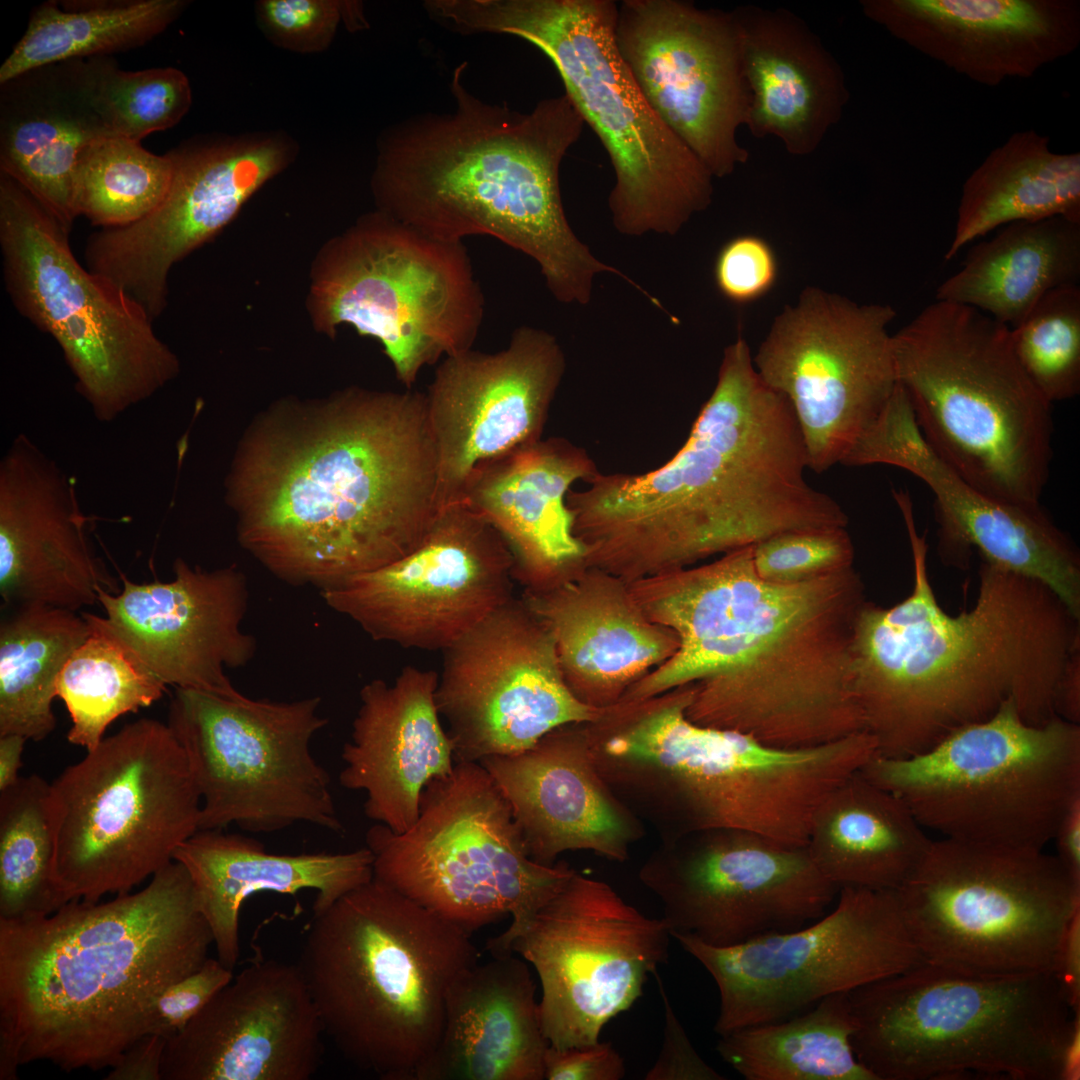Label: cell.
Listing matches in <instances>:
<instances>
[{
  "mask_svg": "<svg viewBox=\"0 0 1080 1080\" xmlns=\"http://www.w3.org/2000/svg\"><path fill=\"white\" fill-rule=\"evenodd\" d=\"M426 395L351 387L257 415L225 479L240 545L324 591L413 551L437 506Z\"/></svg>",
  "mask_w": 1080,
  "mask_h": 1080,
  "instance_id": "6da1fadb",
  "label": "cell"
},
{
  "mask_svg": "<svg viewBox=\"0 0 1080 1080\" xmlns=\"http://www.w3.org/2000/svg\"><path fill=\"white\" fill-rule=\"evenodd\" d=\"M753 545L711 563L633 582L630 596L677 649L623 701L693 684L687 718L781 748L818 746L863 730L852 639L866 603L853 564L791 583L762 579Z\"/></svg>",
  "mask_w": 1080,
  "mask_h": 1080,
  "instance_id": "7a4b0ae2",
  "label": "cell"
},
{
  "mask_svg": "<svg viewBox=\"0 0 1080 1080\" xmlns=\"http://www.w3.org/2000/svg\"><path fill=\"white\" fill-rule=\"evenodd\" d=\"M787 399L764 383L741 336L684 444L645 473L598 471L566 498L586 563L634 582L798 530L846 528L840 504L806 479Z\"/></svg>",
  "mask_w": 1080,
  "mask_h": 1080,
  "instance_id": "3957f363",
  "label": "cell"
},
{
  "mask_svg": "<svg viewBox=\"0 0 1080 1080\" xmlns=\"http://www.w3.org/2000/svg\"><path fill=\"white\" fill-rule=\"evenodd\" d=\"M894 499L909 536L913 588L888 608L866 601L852 639L854 693L876 755L921 754L1008 699L1032 725L1077 712L1079 619L1043 584L985 561L973 608L946 613L928 578L910 496Z\"/></svg>",
  "mask_w": 1080,
  "mask_h": 1080,
  "instance_id": "277c9868",
  "label": "cell"
},
{
  "mask_svg": "<svg viewBox=\"0 0 1080 1080\" xmlns=\"http://www.w3.org/2000/svg\"><path fill=\"white\" fill-rule=\"evenodd\" d=\"M212 944L174 860L140 891L0 918V1080L38 1061L65 1072L113 1067L150 1033L160 995L197 971Z\"/></svg>",
  "mask_w": 1080,
  "mask_h": 1080,
  "instance_id": "5b68a950",
  "label": "cell"
},
{
  "mask_svg": "<svg viewBox=\"0 0 1080 1080\" xmlns=\"http://www.w3.org/2000/svg\"><path fill=\"white\" fill-rule=\"evenodd\" d=\"M454 70L455 107L388 127L377 142L371 187L378 210L444 242L489 235L538 263L551 294L587 304L594 277L616 268L598 260L565 215L560 166L584 120L569 97L540 100L528 113L481 100Z\"/></svg>",
  "mask_w": 1080,
  "mask_h": 1080,
  "instance_id": "8992f818",
  "label": "cell"
},
{
  "mask_svg": "<svg viewBox=\"0 0 1080 1080\" xmlns=\"http://www.w3.org/2000/svg\"><path fill=\"white\" fill-rule=\"evenodd\" d=\"M683 686L625 709L606 729L596 765L615 797L661 839L731 829L805 847L814 814L872 756L861 733L775 747L686 716Z\"/></svg>",
  "mask_w": 1080,
  "mask_h": 1080,
  "instance_id": "52a82bcc",
  "label": "cell"
},
{
  "mask_svg": "<svg viewBox=\"0 0 1080 1080\" xmlns=\"http://www.w3.org/2000/svg\"><path fill=\"white\" fill-rule=\"evenodd\" d=\"M471 934L372 878L313 915L297 963L324 1034L383 1080H417Z\"/></svg>",
  "mask_w": 1080,
  "mask_h": 1080,
  "instance_id": "ba28073f",
  "label": "cell"
},
{
  "mask_svg": "<svg viewBox=\"0 0 1080 1080\" xmlns=\"http://www.w3.org/2000/svg\"><path fill=\"white\" fill-rule=\"evenodd\" d=\"M612 0H457L462 35L508 34L544 53L615 174L617 231L674 235L712 201L713 176L652 110L614 41Z\"/></svg>",
  "mask_w": 1080,
  "mask_h": 1080,
  "instance_id": "9c48e42d",
  "label": "cell"
},
{
  "mask_svg": "<svg viewBox=\"0 0 1080 1080\" xmlns=\"http://www.w3.org/2000/svg\"><path fill=\"white\" fill-rule=\"evenodd\" d=\"M897 383L930 448L980 490L1040 506L1052 459V405L1014 353L1011 328L936 300L892 334Z\"/></svg>",
  "mask_w": 1080,
  "mask_h": 1080,
  "instance_id": "30bf717a",
  "label": "cell"
},
{
  "mask_svg": "<svg viewBox=\"0 0 1080 1080\" xmlns=\"http://www.w3.org/2000/svg\"><path fill=\"white\" fill-rule=\"evenodd\" d=\"M876 1080H1059L1073 1010L1053 973L986 977L922 962L849 993Z\"/></svg>",
  "mask_w": 1080,
  "mask_h": 1080,
  "instance_id": "8fae6325",
  "label": "cell"
},
{
  "mask_svg": "<svg viewBox=\"0 0 1080 1080\" xmlns=\"http://www.w3.org/2000/svg\"><path fill=\"white\" fill-rule=\"evenodd\" d=\"M53 878L62 906L123 894L199 831L201 798L168 724L141 718L50 784Z\"/></svg>",
  "mask_w": 1080,
  "mask_h": 1080,
  "instance_id": "7c38bea8",
  "label": "cell"
},
{
  "mask_svg": "<svg viewBox=\"0 0 1080 1080\" xmlns=\"http://www.w3.org/2000/svg\"><path fill=\"white\" fill-rule=\"evenodd\" d=\"M860 772L942 838L1044 849L1080 794V726L1029 724L1008 699L921 754L875 755Z\"/></svg>",
  "mask_w": 1080,
  "mask_h": 1080,
  "instance_id": "4fadbf2b",
  "label": "cell"
},
{
  "mask_svg": "<svg viewBox=\"0 0 1080 1080\" xmlns=\"http://www.w3.org/2000/svg\"><path fill=\"white\" fill-rule=\"evenodd\" d=\"M0 249L12 303L57 342L98 421L115 420L177 377L180 361L145 309L84 268L69 233L3 173Z\"/></svg>",
  "mask_w": 1080,
  "mask_h": 1080,
  "instance_id": "5bb4252c",
  "label": "cell"
},
{
  "mask_svg": "<svg viewBox=\"0 0 1080 1080\" xmlns=\"http://www.w3.org/2000/svg\"><path fill=\"white\" fill-rule=\"evenodd\" d=\"M896 891L923 961L974 976L1053 973L1080 907L1056 855L948 838L931 840Z\"/></svg>",
  "mask_w": 1080,
  "mask_h": 1080,
  "instance_id": "9a60e30c",
  "label": "cell"
},
{
  "mask_svg": "<svg viewBox=\"0 0 1080 1080\" xmlns=\"http://www.w3.org/2000/svg\"><path fill=\"white\" fill-rule=\"evenodd\" d=\"M366 844L374 878L470 934L526 916L575 871L529 857L506 798L479 762H457L428 783L407 831L377 823Z\"/></svg>",
  "mask_w": 1080,
  "mask_h": 1080,
  "instance_id": "2e32d148",
  "label": "cell"
},
{
  "mask_svg": "<svg viewBox=\"0 0 1080 1080\" xmlns=\"http://www.w3.org/2000/svg\"><path fill=\"white\" fill-rule=\"evenodd\" d=\"M317 270V328L377 339L408 389L423 368L472 349L484 299L463 242L430 238L377 210L338 237Z\"/></svg>",
  "mask_w": 1080,
  "mask_h": 1080,
  "instance_id": "e0dca14e",
  "label": "cell"
},
{
  "mask_svg": "<svg viewBox=\"0 0 1080 1080\" xmlns=\"http://www.w3.org/2000/svg\"><path fill=\"white\" fill-rule=\"evenodd\" d=\"M317 696L253 699L176 688L168 722L201 798L199 830L270 833L297 823L339 832L330 776L311 751L328 720Z\"/></svg>",
  "mask_w": 1080,
  "mask_h": 1080,
  "instance_id": "ac0fdd59",
  "label": "cell"
},
{
  "mask_svg": "<svg viewBox=\"0 0 1080 1080\" xmlns=\"http://www.w3.org/2000/svg\"><path fill=\"white\" fill-rule=\"evenodd\" d=\"M672 937L707 970L719 993L714 1031L725 1035L802 1013L924 962L906 927L896 890L841 888L832 908L792 931L713 946Z\"/></svg>",
  "mask_w": 1080,
  "mask_h": 1080,
  "instance_id": "d6986e66",
  "label": "cell"
},
{
  "mask_svg": "<svg viewBox=\"0 0 1080 1080\" xmlns=\"http://www.w3.org/2000/svg\"><path fill=\"white\" fill-rule=\"evenodd\" d=\"M670 937L663 918L647 917L607 883L575 870L487 948L534 967L543 1034L564 1049L600 1041L603 1027L634 1004L648 975L667 962Z\"/></svg>",
  "mask_w": 1080,
  "mask_h": 1080,
  "instance_id": "ffe728a7",
  "label": "cell"
},
{
  "mask_svg": "<svg viewBox=\"0 0 1080 1080\" xmlns=\"http://www.w3.org/2000/svg\"><path fill=\"white\" fill-rule=\"evenodd\" d=\"M886 304H857L815 287L774 320L754 367L789 402L803 436L808 469L840 463L874 421L896 384Z\"/></svg>",
  "mask_w": 1080,
  "mask_h": 1080,
  "instance_id": "44dd1931",
  "label": "cell"
},
{
  "mask_svg": "<svg viewBox=\"0 0 1080 1080\" xmlns=\"http://www.w3.org/2000/svg\"><path fill=\"white\" fill-rule=\"evenodd\" d=\"M639 871L671 936L725 947L799 929L826 914L838 888L806 847L731 829L661 839Z\"/></svg>",
  "mask_w": 1080,
  "mask_h": 1080,
  "instance_id": "7402d4cb",
  "label": "cell"
},
{
  "mask_svg": "<svg viewBox=\"0 0 1080 1080\" xmlns=\"http://www.w3.org/2000/svg\"><path fill=\"white\" fill-rule=\"evenodd\" d=\"M513 565L496 528L461 502L413 551L321 596L375 641L444 651L512 599Z\"/></svg>",
  "mask_w": 1080,
  "mask_h": 1080,
  "instance_id": "603a6c76",
  "label": "cell"
},
{
  "mask_svg": "<svg viewBox=\"0 0 1080 1080\" xmlns=\"http://www.w3.org/2000/svg\"><path fill=\"white\" fill-rule=\"evenodd\" d=\"M614 41L652 110L713 177L748 161L737 133L750 97L732 11L682 0H624Z\"/></svg>",
  "mask_w": 1080,
  "mask_h": 1080,
  "instance_id": "cb8c5ba5",
  "label": "cell"
},
{
  "mask_svg": "<svg viewBox=\"0 0 1080 1080\" xmlns=\"http://www.w3.org/2000/svg\"><path fill=\"white\" fill-rule=\"evenodd\" d=\"M443 653L435 699L456 763L526 751L605 709L571 691L550 631L526 602L512 598Z\"/></svg>",
  "mask_w": 1080,
  "mask_h": 1080,
  "instance_id": "d4e9b609",
  "label": "cell"
},
{
  "mask_svg": "<svg viewBox=\"0 0 1080 1080\" xmlns=\"http://www.w3.org/2000/svg\"><path fill=\"white\" fill-rule=\"evenodd\" d=\"M283 131L205 135L168 152L173 177L163 201L141 220L87 240V268L140 304L152 321L166 308L172 267L214 237L266 182L297 157Z\"/></svg>",
  "mask_w": 1080,
  "mask_h": 1080,
  "instance_id": "484cf974",
  "label": "cell"
},
{
  "mask_svg": "<svg viewBox=\"0 0 1080 1080\" xmlns=\"http://www.w3.org/2000/svg\"><path fill=\"white\" fill-rule=\"evenodd\" d=\"M840 464H886L913 474L934 494L942 560L965 567L976 549L983 561L1043 584L1080 614V557L1068 536L1040 506L992 496L944 463L924 440L900 384Z\"/></svg>",
  "mask_w": 1080,
  "mask_h": 1080,
  "instance_id": "4316f807",
  "label": "cell"
},
{
  "mask_svg": "<svg viewBox=\"0 0 1080 1080\" xmlns=\"http://www.w3.org/2000/svg\"><path fill=\"white\" fill-rule=\"evenodd\" d=\"M566 368L551 333L518 327L496 353L446 357L426 395L439 510L464 500L472 475L542 439Z\"/></svg>",
  "mask_w": 1080,
  "mask_h": 1080,
  "instance_id": "83f0119b",
  "label": "cell"
},
{
  "mask_svg": "<svg viewBox=\"0 0 1080 1080\" xmlns=\"http://www.w3.org/2000/svg\"><path fill=\"white\" fill-rule=\"evenodd\" d=\"M323 1036L298 965L260 960L167 1040L162 1080H309Z\"/></svg>",
  "mask_w": 1080,
  "mask_h": 1080,
  "instance_id": "f1b7e54d",
  "label": "cell"
},
{
  "mask_svg": "<svg viewBox=\"0 0 1080 1080\" xmlns=\"http://www.w3.org/2000/svg\"><path fill=\"white\" fill-rule=\"evenodd\" d=\"M168 582L137 583L98 592L113 632L165 684L227 694L236 688L226 669L248 664L255 638L243 629L246 576L236 565L205 570L182 558Z\"/></svg>",
  "mask_w": 1080,
  "mask_h": 1080,
  "instance_id": "f546056e",
  "label": "cell"
},
{
  "mask_svg": "<svg viewBox=\"0 0 1080 1080\" xmlns=\"http://www.w3.org/2000/svg\"><path fill=\"white\" fill-rule=\"evenodd\" d=\"M76 479L29 436L0 461V595L5 608L43 604L78 611L118 581L87 533Z\"/></svg>",
  "mask_w": 1080,
  "mask_h": 1080,
  "instance_id": "4dcf8cb0",
  "label": "cell"
},
{
  "mask_svg": "<svg viewBox=\"0 0 1080 1080\" xmlns=\"http://www.w3.org/2000/svg\"><path fill=\"white\" fill-rule=\"evenodd\" d=\"M891 36L978 84L1028 79L1080 45L1079 0H862Z\"/></svg>",
  "mask_w": 1080,
  "mask_h": 1080,
  "instance_id": "1f68e13d",
  "label": "cell"
},
{
  "mask_svg": "<svg viewBox=\"0 0 1080 1080\" xmlns=\"http://www.w3.org/2000/svg\"><path fill=\"white\" fill-rule=\"evenodd\" d=\"M506 798L529 857L553 865L585 850L624 862L645 834L593 762L582 723L561 726L530 749L479 762Z\"/></svg>",
  "mask_w": 1080,
  "mask_h": 1080,
  "instance_id": "d6a6232c",
  "label": "cell"
},
{
  "mask_svg": "<svg viewBox=\"0 0 1080 1080\" xmlns=\"http://www.w3.org/2000/svg\"><path fill=\"white\" fill-rule=\"evenodd\" d=\"M437 683L435 671L414 666L404 667L392 683H366L341 753L340 784L363 791L365 815L396 833L417 820L426 785L456 764L436 704Z\"/></svg>",
  "mask_w": 1080,
  "mask_h": 1080,
  "instance_id": "836d02e7",
  "label": "cell"
},
{
  "mask_svg": "<svg viewBox=\"0 0 1080 1080\" xmlns=\"http://www.w3.org/2000/svg\"><path fill=\"white\" fill-rule=\"evenodd\" d=\"M598 471L584 447L564 437L542 438L477 470L463 502L503 537L513 576L541 592L586 566L566 498L574 483Z\"/></svg>",
  "mask_w": 1080,
  "mask_h": 1080,
  "instance_id": "e575fe53",
  "label": "cell"
},
{
  "mask_svg": "<svg viewBox=\"0 0 1080 1080\" xmlns=\"http://www.w3.org/2000/svg\"><path fill=\"white\" fill-rule=\"evenodd\" d=\"M749 91L746 125L794 156L818 149L849 101L841 66L794 13L754 5L732 10Z\"/></svg>",
  "mask_w": 1080,
  "mask_h": 1080,
  "instance_id": "d590c367",
  "label": "cell"
},
{
  "mask_svg": "<svg viewBox=\"0 0 1080 1080\" xmlns=\"http://www.w3.org/2000/svg\"><path fill=\"white\" fill-rule=\"evenodd\" d=\"M528 962H475L451 984L437 1045L417 1080H542L549 1046Z\"/></svg>",
  "mask_w": 1080,
  "mask_h": 1080,
  "instance_id": "8d00e7d4",
  "label": "cell"
},
{
  "mask_svg": "<svg viewBox=\"0 0 1080 1080\" xmlns=\"http://www.w3.org/2000/svg\"><path fill=\"white\" fill-rule=\"evenodd\" d=\"M368 847L345 853L273 854L250 837L199 830L174 852L187 870L199 911L214 939L217 958L233 970L240 957L239 915L257 892H316L314 915L373 878Z\"/></svg>",
  "mask_w": 1080,
  "mask_h": 1080,
  "instance_id": "74e56055",
  "label": "cell"
},
{
  "mask_svg": "<svg viewBox=\"0 0 1080 1080\" xmlns=\"http://www.w3.org/2000/svg\"><path fill=\"white\" fill-rule=\"evenodd\" d=\"M525 602L550 631L571 691L596 708L618 703L633 680L677 649L673 632L607 586L570 579Z\"/></svg>",
  "mask_w": 1080,
  "mask_h": 1080,
  "instance_id": "f35d334b",
  "label": "cell"
},
{
  "mask_svg": "<svg viewBox=\"0 0 1080 1080\" xmlns=\"http://www.w3.org/2000/svg\"><path fill=\"white\" fill-rule=\"evenodd\" d=\"M112 136L78 86L72 61L0 84V169L68 233L78 217L73 185L82 151Z\"/></svg>",
  "mask_w": 1080,
  "mask_h": 1080,
  "instance_id": "ab89813d",
  "label": "cell"
},
{
  "mask_svg": "<svg viewBox=\"0 0 1080 1080\" xmlns=\"http://www.w3.org/2000/svg\"><path fill=\"white\" fill-rule=\"evenodd\" d=\"M926 831L898 796L859 770L821 802L805 847L838 890H896L930 844Z\"/></svg>",
  "mask_w": 1080,
  "mask_h": 1080,
  "instance_id": "60d3db41",
  "label": "cell"
},
{
  "mask_svg": "<svg viewBox=\"0 0 1080 1080\" xmlns=\"http://www.w3.org/2000/svg\"><path fill=\"white\" fill-rule=\"evenodd\" d=\"M971 247L935 299L973 307L1010 328L1036 302L1080 279V221L1064 216L1017 221Z\"/></svg>",
  "mask_w": 1080,
  "mask_h": 1080,
  "instance_id": "b9f144b4",
  "label": "cell"
},
{
  "mask_svg": "<svg viewBox=\"0 0 1080 1080\" xmlns=\"http://www.w3.org/2000/svg\"><path fill=\"white\" fill-rule=\"evenodd\" d=\"M1064 216L1080 221V153L1051 150L1048 136L1012 133L965 179L945 260L995 229Z\"/></svg>",
  "mask_w": 1080,
  "mask_h": 1080,
  "instance_id": "7bdbcfd3",
  "label": "cell"
},
{
  "mask_svg": "<svg viewBox=\"0 0 1080 1080\" xmlns=\"http://www.w3.org/2000/svg\"><path fill=\"white\" fill-rule=\"evenodd\" d=\"M188 0H47L0 66V84L72 60L141 47L175 22Z\"/></svg>",
  "mask_w": 1080,
  "mask_h": 1080,
  "instance_id": "ee69618b",
  "label": "cell"
},
{
  "mask_svg": "<svg viewBox=\"0 0 1080 1080\" xmlns=\"http://www.w3.org/2000/svg\"><path fill=\"white\" fill-rule=\"evenodd\" d=\"M849 992L788 1019L720 1036L716 1050L746 1080H876L857 1059Z\"/></svg>",
  "mask_w": 1080,
  "mask_h": 1080,
  "instance_id": "f6af8a7d",
  "label": "cell"
},
{
  "mask_svg": "<svg viewBox=\"0 0 1080 1080\" xmlns=\"http://www.w3.org/2000/svg\"><path fill=\"white\" fill-rule=\"evenodd\" d=\"M9 609L0 622V735L40 741L56 726L58 678L91 627L78 611L43 604Z\"/></svg>",
  "mask_w": 1080,
  "mask_h": 1080,
  "instance_id": "bcb514c9",
  "label": "cell"
},
{
  "mask_svg": "<svg viewBox=\"0 0 1080 1080\" xmlns=\"http://www.w3.org/2000/svg\"><path fill=\"white\" fill-rule=\"evenodd\" d=\"M82 614L90 635L67 661L56 687L72 720L68 741L90 751L114 720L150 706L167 685L113 632L105 617Z\"/></svg>",
  "mask_w": 1080,
  "mask_h": 1080,
  "instance_id": "7dc6e473",
  "label": "cell"
},
{
  "mask_svg": "<svg viewBox=\"0 0 1080 1080\" xmlns=\"http://www.w3.org/2000/svg\"><path fill=\"white\" fill-rule=\"evenodd\" d=\"M50 784L32 774L0 791V918L48 915L62 904L53 867Z\"/></svg>",
  "mask_w": 1080,
  "mask_h": 1080,
  "instance_id": "c3c4849f",
  "label": "cell"
},
{
  "mask_svg": "<svg viewBox=\"0 0 1080 1080\" xmlns=\"http://www.w3.org/2000/svg\"><path fill=\"white\" fill-rule=\"evenodd\" d=\"M172 177L168 153L153 154L140 142L123 137H101L82 151L76 165V215L102 228L133 224L159 206Z\"/></svg>",
  "mask_w": 1080,
  "mask_h": 1080,
  "instance_id": "681fc988",
  "label": "cell"
},
{
  "mask_svg": "<svg viewBox=\"0 0 1080 1080\" xmlns=\"http://www.w3.org/2000/svg\"><path fill=\"white\" fill-rule=\"evenodd\" d=\"M72 63L82 95L112 136L140 142L174 127L190 110V81L175 67L126 71L110 57Z\"/></svg>",
  "mask_w": 1080,
  "mask_h": 1080,
  "instance_id": "f907efd6",
  "label": "cell"
},
{
  "mask_svg": "<svg viewBox=\"0 0 1080 1080\" xmlns=\"http://www.w3.org/2000/svg\"><path fill=\"white\" fill-rule=\"evenodd\" d=\"M1022 369L1051 405L1080 392V287L1059 286L1044 294L1011 328Z\"/></svg>",
  "mask_w": 1080,
  "mask_h": 1080,
  "instance_id": "816d5d0a",
  "label": "cell"
},
{
  "mask_svg": "<svg viewBox=\"0 0 1080 1080\" xmlns=\"http://www.w3.org/2000/svg\"><path fill=\"white\" fill-rule=\"evenodd\" d=\"M752 557L762 579L791 583L852 565L854 548L846 528L798 530L753 545Z\"/></svg>",
  "mask_w": 1080,
  "mask_h": 1080,
  "instance_id": "f5cc1de1",
  "label": "cell"
},
{
  "mask_svg": "<svg viewBox=\"0 0 1080 1080\" xmlns=\"http://www.w3.org/2000/svg\"><path fill=\"white\" fill-rule=\"evenodd\" d=\"M254 7L264 36L277 47L301 54L326 50L342 21L337 0H260Z\"/></svg>",
  "mask_w": 1080,
  "mask_h": 1080,
  "instance_id": "db71d44e",
  "label": "cell"
},
{
  "mask_svg": "<svg viewBox=\"0 0 1080 1080\" xmlns=\"http://www.w3.org/2000/svg\"><path fill=\"white\" fill-rule=\"evenodd\" d=\"M777 277L775 252L766 240L756 235L730 239L715 259L717 289L734 304H748L760 299L773 288Z\"/></svg>",
  "mask_w": 1080,
  "mask_h": 1080,
  "instance_id": "11a10c76",
  "label": "cell"
},
{
  "mask_svg": "<svg viewBox=\"0 0 1080 1080\" xmlns=\"http://www.w3.org/2000/svg\"><path fill=\"white\" fill-rule=\"evenodd\" d=\"M234 978L233 970L211 958L195 972L171 984L156 1003L150 1033L167 1040L189 1022Z\"/></svg>",
  "mask_w": 1080,
  "mask_h": 1080,
  "instance_id": "9f6ffc18",
  "label": "cell"
},
{
  "mask_svg": "<svg viewBox=\"0 0 1080 1080\" xmlns=\"http://www.w3.org/2000/svg\"><path fill=\"white\" fill-rule=\"evenodd\" d=\"M658 972V971H657ZM655 977L665 1013L663 1043L646 1080H723L722 1074L704 1061L692 1045L666 994L658 973Z\"/></svg>",
  "mask_w": 1080,
  "mask_h": 1080,
  "instance_id": "6f0895ef",
  "label": "cell"
},
{
  "mask_svg": "<svg viewBox=\"0 0 1080 1080\" xmlns=\"http://www.w3.org/2000/svg\"><path fill=\"white\" fill-rule=\"evenodd\" d=\"M625 1072L623 1058L609 1042L564 1049L549 1045L544 1057L547 1080H619Z\"/></svg>",
  "mask_w": 1080,
  "mask_h": 1080,
  "instance_id": "680465c9",
  "label": "cell"
},
{
  "mask_svg": "<svg viewBox=\"0 0 1080 1080\" xmlns=\"http://www.w3.org/2000/svg\"><path fill=\"white\" fill-rule=\"evenodd\" d=\"M167 1039L148 1033L132 1044L110 1068L106 1080H162L161 1067Z\"/></svg>",
  "mask_w": 1080,
  "mask_h": 1080,
  "instance_id": "91938a15",
  "label": "cell"
},
{
  "mask_svg": "<svg viewBox=\"0 0 1080 1080\" xmlns=\"http://www.w3.org/2000/svg\"><path fill=\"white\" fill-rule=\"evenodd\" d=\"M1053 974L1072 1010L1080 1009V907L1064 932Z\"/></svg>",
  "mask_w": 1080,
  "mask_h": 1080,
  "instance_id": "94428289",
  "label": "cell"
},
{
  "mask_svg": "<svg viewBox=\"0 0 1080 1080\" xmlns=\"http://www.w3.org/2000/svg\"><path fill=\"white\" fill-rule=\"evenodd\" d=\"M1052 840L1056 841V857L1074 883L1080 885V794L1065 809Z\"/></svg>",
  "mask_w": 1080,
  "mask_h": 1080,
  "instance_id": "6125c7cd",
  "label": "cell"
},
{
  "mask_svg": "<svg viewBox=\"0 0 1080 1080\" xmlns=\"http://www.w3.org/2000/svg\"><path fill=\"white\" fill-rule=\"evenodd\" d=\"M26 741L18 734L0 735V791L9 788L20 778L18 773Z\"/></svg>",
  "mask_w": 1080,
  "mask_h": 1080,
  "instance_id": "be15d7a7",
  "label": "cell"
},
{
  "mask_svg": "<svg viewBox=\"0 0 1080 1080\" xmlns=\"http://www.w3.org/2000/svg\"><path fill=\"white\" fill-rule=\"evenodd\" d=\"M1080 1078V1009L1073 1011L1069 1031L1065 1038L1059 1067V1080Z\"/></svg>",
  "mask_w": 1080,
  "mask_h": 1080,
  "instance_id": "e7e4bbea",
  "label": "cell"
},
{
  "mask_svg": "<svg viewBox=\"0 0 1080 1080\" xmlns=\"http://www.w3.org/2000/svg\"><path fill=\"white\" fill-rule=\"evenodd\" d=\"M341 4V20L344 22L348 30L355 31L364 29L367 27L366 19L363 15L362 4L359 1H340Z\"/></svg>",
  "mask_w": 1080,
  "mask_h": 1080,
  "instance_id": "03108f58",
  "label": "cell"
}]
</instances>
